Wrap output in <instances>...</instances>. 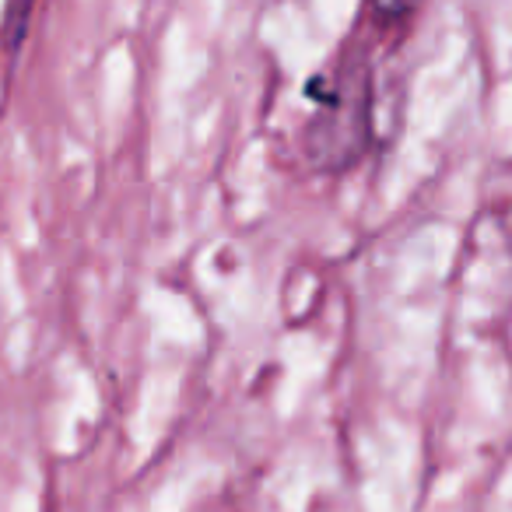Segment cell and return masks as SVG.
I'll use <instances>...</instances> for the list:
<instances>
[{
	"label": "cell",
	"mask_w": 512,
	"mask_h": 512,
	"mask_svg": "<svg viewBox=\"0 0 512 512\" xmlns=\"http://www.w3.org/2000/svg\"><path fill=\"white\" fill-rule=\"evenodd\" d=\"M372 144V74L369 64L348 57L337 71L323 109L309 127L306 148L323 172H341L355 165Z\"/></svg>",
	"instance_id": "1"
},
{
	"label": "cell",
	"mask_w": 512,
	"mask_h": 512,
	"mask_svg": "<svg viewBox=\"0 0 512 512\" xmlns=\"http://www.w3.org/2000/svg\"><path fill=\"white\" fill-rule=\"evenodd\" d=\"M32 11H36V0H8V8H4V22H0V36H4L8 53H18V46L25 43Z\"/></svg>",
	"instance_id": "2"
},
{
	"label": "cell",
	"mask_w": 512,
	"mask_h": 512,
	"mask_svg": "<svg viewBox=\"0 0 512 512\" xmlns=\"http://www.w3.org/2000/svg\"><path fill=\"white\" fill-rule=\"evenodd\" d=\"M418 4L421 0H369L372 15H376L379 22H404Z\"/></svg>",
	"instance_id": "3"
}]
</instances>
